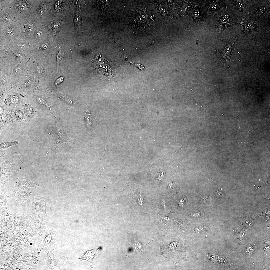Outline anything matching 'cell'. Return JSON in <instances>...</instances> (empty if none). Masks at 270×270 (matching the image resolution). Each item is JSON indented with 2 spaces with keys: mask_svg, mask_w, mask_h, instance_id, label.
<instances>
[{
  "mask_svg": "<svg viewBox=\"0 0 270 270\" xmlns=\"http://www.w3.org/2000/svg\"><path fill=\"white\" fill-rule=\"evenodd\" d=\"M160 245L162 256L170 262H176L184 257L188 245L182 238H169L166 235L162 237Z\"/></svg>",
  "mask_w": 270,
  "mask_h": 270,
  "instance_id": "6da1fadb",
  "label": "cell"
},
{
  "mask_svg": "<svg viewBox=\"0 0 270 270\" xmlns=\"http://www.w3.org/2000/svg\"><path fill=\"white\" fill-rule=\"evenodd\" d=\"M37 242L39 248L46 252H52L58 246L54 232L51 229L46 230L41 234Z\"/></svg>",
  "mask_w": 270,
  "mask_h": 270,
  "instance_id": "7a4b0ae2",
  "label": "cell"
},
{
  "mask_svg": "<svg viewBox=\"0 0 270 270\" xmlns=\"http://www.w3.org/2000/svg\"><path fill=\"white\" fill-rule=\"evenodd\" d=\"M50 135L53 138L54 142V148L55 151L60 144L65 142H72L68 137L62 128L60 120L55 122Z\"/></svg>",
  "mask_w": 270,
  "mask_h": 270,
  "instance_id": "3957f363",
  "label": "cell"
},
{
  "mask_svg": "<svg viewBox=\"0 0 270 270\" xmlns=\"http://www.w3.org/2000/svg\"><path fill=\"white\" fill-rule=\"evenodd\" d=\"M44 218L40 216L38 218L31 217L29 226L34 235L40 236L46 230V222Z\"/></svg>",
  "mask_w": 270,
  "mask_h": 270,
  "instance_id": "277c9868",
  "label": "cell"
},
{
  "mask_svg": "<svg viewBox=\"0 0 270 270\" xmlns=\"http://www.w3.org/2000/svg\"><path fill=\"white\" fill-rule=\"evenodd\" d=\"M4 264H13L19 261H23L22 257L19 250L13 248L4 254L0 256Z\"/></svg>",
  "mask_w": 270,
  "mask_h": 270,
  "instance_id": "5b68a950",
  "label": "cell"
},
{
  "mask_svg": "<svg viewBox=\"0 0 270 270\" xmlns=\"http://www.w3.org/2000/svg\"><path fill=\"white\" fill-rule=\"evenodd\" d=\"M236 41L235 40L229 43L218 52L219 58L227 66L229 65L230 60L233 52L234 44Z\"/></svg>",
  "mask_w": 270,
  "mask_h": 270,
  "instance_id": "8992f818",
  "label": "cell"
},
{
  "mask_svg": "<svg viewBox=\"0 0 270 270\" xmlns=\"http://www.w3.org/2000/svg\"><path fill=\"white\" fill-rule=\"evenodd\" d=\"M46 202L42 197L38 196L33 198L31 206L33 210L38 216L46 213Z\"/></svg>",
  "mask_w": 270,
  "mask_h": 270,
  "instance_id": "52a82bcc",
  "label": "cell"
},
{
  "mask_svg": "<svg viewBox=\"0 0 270 270\" xmlns=\"http://www.w3.org/2000/svg\"><path fill=\"white\" fill-rule=\"evenodd\" d=\"M137 233L136 232L135 234L131 235L132 239L129 245L132 249L133 254L130 257H133L137 253L140 252L144 253V250L148 246V244L152 240L148 243V244H144L140 242L138 240L137 237Z\"/></svg>",
  "mask_w": 270,
  "mask_h": 270,
  "instance_id": "ba28073f",
  "label": "cell"
},
{
  "mask_svg": "<svg viewBox=\"0 0 270 270\" xmlns=\"http://www.w3.org/2000/svg\"><path fill=\"white\" fill-rule=\"evenodd\" d=\"M12 220L16 227L26 230L28 226L29 222L26 216L23 214H16L12 216Z\"/></svg>",
  "mask_w": 270,
  "mask_h": 270,
  "instance_id": "9c48e42d",
  "label": "cell"
},
{
  "mask_svg": "<svg viewBox=\"0 0 270 270\" xmlns=\"http://www.w3.org/2000/svg\"><path fill=\"white\" fill-rule=\"evenodd\" d=\"M40 256V252H31L24 254L22 257L23 261L25 264L28 265L31 268L38 263Z\"/></svg>",
  "mask_w": 270,
  "mask_h": 270,
  "instance_id": "30bf717a",
  "label": "cell"
},
{
  "mask_svg": "<svg viewBox=\"0 0 270 270\" xmlns=\"http://www.w3.org/2000/svg\"><path fill=\"white\" fill-rule=\"evenodd\" d=\"M17 202L23 205L29 204L32 198V194L28 191H23L15 193Z\"/></svg>",
  "mask_w": 270,
  "mask_h": 270,
  "instance_id": "8fae6325",
  "label": "cell"
},
{
  "mask_svg": "<svg viewBox=\"0 0 270 270\" xmlns=\"http://www.w3.org/2000/svg\"><path fill=\"white\" fill-rule=\"evenodd\" d=\"M47 256L45 258L46 264L50 269L56 268L59 266L60 261L56 256L52 252H47Z\"/></svg>",
  "mask_w": 270,
  "mask_h": 270,
  "instance_id": "7c38bea8",
  "label": "cell"
},
{
  "mask_svg": "<svg viewBox=\"0 0 270 270\" xmlns=\"http://www.w3.org/2000/svg\"><path fill=\"white\" fill-rule=\"evenodd\" d=\"M23 98L21 95L15 94L11 96L6 100V104L9 106H17L22 104Z\"/></svg>",
  "mask_w": 270,
  "mask_h": 270,
  "instance_id": "4fadbf2b",
  "label": "cell"
},
{
  "mask_svg": "<svg viewBox=\"0 0 270 270\" xmlns=\"http://www.w3.org/2000/svg\"><path fill=\"white\" fill-rule=\"evenodd\" d=\"M12 216L6 218L5 220L2 221L0 224L1 228L4 230L13 232L17 231L16 227L12 223Z\"/></svg>",
  "mask_w": 270,
  "mask_h": 270,
  "instance_id": "5bb4252c",
  "label": "cell"
},
{
  "mask_svg": "<svg viewBox=\"0 0 270 270\" xmlns=\"http://www.w3.org/2000/svg\"><path fill=\"white\" fill-rule=\"evenodd\" d=\"M11 241L14 244V246L18 250L29 246V244L22 240L17 233L14 234Z\"/></svg>",
  "mask_w": 270,
  "mask_h": 270,
  "instance_id": "9a60e30c",
  "label": "cell"
},
{
  "mask_svg": "<svg viewBox=\"0 0 270 270\" xmlns=\"http://www.w3.org/2000/svg\"><path fill=\"white\" fill-rule=\"evenodd\" d=\"M16 231L22 240L29 245L31 241L34 239V235L32 232L29 233L25 230L20 228H19V230Z\"/></svg>",
  "mask_w": 270,
  "mask_h": 270,
  "instance_id": "2e32d148",
  "label": "cell"
},
{
  "mask_svg": "<svg viewBox=\"0 0 270 270\" xmlns=\"http://www.w3.org/2000/svg\"><path fill=\"white\" fill-rule=\"evenodd\" d=\"M24 112L28 118L32 120L35 116L37 110L34 108L30 104H26L24 108Z\"/></svg>",
  "mask_w": 270,
  "mask_h": 270,
  "instance_id": "e0dca14e",
  "label": "cell"
},
{
  "mask_svg": "<svg viewBox=\"0 0 270 270\" xmlns=\"http://www.w3.org/2000/svg\"><path fill=\"white\" fill-rule=\"evenodd\" d=\"M16 185L18 187L22 189L31 187H35L39 186L38 184L32 182L29 180L26 179L24 178H22L20 179Z\"/></svg>",
  "mask_w": 270,
  "mask_h": 270,
  "instance_id": "ac0fdd59",
  "label": "cell"
},
{
  "mask_svg": "<svg viewBox=\"0 0 270 270\" xmlns=\"http://www.w3.org/2000/svg\"><path fill=\"white\" fill-rule=\"evenodd\" d=\"M100 248L96 250L92 249L87 251L84 253L81 258H79L82 260H87L91 263L93 260L95 254Z\"/></svg>",
  "mask_w": 270,
  "mask_h": 270,
  "instance_id": "d6986e66",
  "label": "cell"
},
{
  "mask_svg": "<svg viewBox=\"0 0 270 270\" xmlns=\"http://www.w3.org/2000/svg\"><path fill=\"white\" fill-rule=\"evenodd\" d=\"M14 246L12 242L9 241H6L0 244V256L6 254Z\"/></svg>",
  "mask_w": 270,
  "mask_h": 270,
  "instance_id": "ffe728a7",
  "label": "cell"
},
{
  "mask_svg": "<svg viewBox=\"0 0 270 270\" xmlns=\"http://www.w3.org/2000/svg\"><path fill=\"white\" fill-rule=\"evenodd\" d=\"M0 243L11 240L14 234L9 231L0 229Z\"/></svg>",
  "mask_w": 270,
  "mask_h": 270,
  "instance_id": "44dd1931",
  "label": "cell"
},
{
  "mask_svg": "<svg viewBox=\"0 0 270 270\" xmlns=\"http://www.w3.org/2000/svg\"><path fill=\"white\" fill-rule=\"evenodd\" d=\"M84 116L86 128L88 131H89L91 130L92 127V116L88 111L85 112Z\"/></svg>",
  "mask_w": 270,
  "mask_h": 270,
  "instance_id": "7402d4cb",
  "label": "cell"
},
{
  "mask_svg": "<svg viewBox=\"0 0 270 270\" xmlns=\"http://www.w3.org/2000/svg\"><path fill=\"white\" fill-rule=\"evenodd\" d=\"M13 113L14 116L17 121L21 122H26L24 115L20 109L15 110Z\"/></svg>",
  "mask_w": 270,
  "mask_h": 270,
  "instance_id": "603a6c76",
  "label": "cell"
},
{
  "mask_svg": "<svg viewBox=\"0 0 270 270\" xmlns=\"http://www.w3.org/2000/svg\"><path fill=\"white\" fill-rule=\"evenodd\" d=\"M228 16H225L223 17L220 20V25L218 29L221 30L227 27L229 25V18Z\"/></svg>",
  "mask_w": 270,
  "mask_h": 270,
  "instance_id": "cb8c5ba5",
  "label": "cell"
},
{
  "mask_svg": "<svg viewBox=\"0 0 270 270\" xmlns=\"http://www.w3.org/2000/svg\"><path fill=\"white\" fill-rule=\"evenodd\" d=\"M13 270H28L24 264L22 262H18L12 265Z\"/></svg>",
  "mask_w": 270,
  "mask_h": 270,
  "instance_id": "d4e9b609",
  "label": "cell"
},
{
  "mask_svg": "<svg viewBox=\"0 0 270 270\" xmlns=\"http://www.w3.org/2000/svg\"><path fill=\"white\" fill-rule=\"evenodd\" d=\"M18 141L15 140L11 142H4L0 144V149H6L8 148L18 144Z\"/></svg>",
  "mask_w": 270,
  "mask_h": 270,
  "instance_id": "484cf974",
  "label": "cell"
},
{
  "mask_svg": "<svg viewBox=\"0 0 270 270\" xmlns=\"http://www.w3.org/2000/svg\"><path fill=\"white\" fill-rule=\"evenodd\" d=\"M38 99L39 103L43 107L45 108L48 107L50 108V107L48 105L44 99L41 97H38Z\"/></svg>",
  "mask_w": 270,
  "mask_h": 270,
  "instance_id": "4316f807",
  "label": "cell"
},
{
  "mask_svg": "<svg viewBox=\"0 0 270 270\" xmlns=\"http://www.w3.org/2000/svg\"><path fill=\"white\" fill-rule=\"evenodd\" d=\"M12 265L10 264H3L1 265V269L2 270H13Z\"/></svg>",
  "mask_w": 270,
  "mask_h": 270,
  "instance_id": "83f0119b",
  "label": "cell"
},
{
  "mask_svg": "<svg viewBox=\"0 0 270 270\" xmlns=\"http://www.w3.org/2000/svg\"><path fill=\"white\" fill-rule=\"evenodd\" d=\"M266 10L264 7H262L260 8L258 10V13L260 14H263L265 13Z\"/></svg>",
  "mask_w": 270,
  "mask_h": 270,
  "instance_id": "f1b7e54d",
  "label": "cell"
},
{
  "mask_svg": "<svg viewBox=\"0 0 270 270\" xmlns=\"http://www.w3.org/2000/svg\"><path fill=\"white\" fill-rule=\"evenodd\" d=\"M63 77H61L57 79L55 81V85H56L60 83L63 80Z\"/></svg>",
  "mask_w": 270,
  "mask_h": 270,
  "instance_id": "f546056e",
  "label": "cell"
},
{
  "mask_svg": "<svg viewBox=\"0 0 270 270\" xmlns=\"http://www.w3.org/2000/svg\"><path fill=\"white\" fill-rule=\"evenodd\" d=\"M33 25L32 24H29L27 26V30L29 32H31L33 29Z\"/></svg>",
  "mask_w": 270,
  "mask_h": 270,
  "instance_id": "4dcf8cb0",
  "label": "cell"
},
{
  "mask_svg": "<svg viewBox=\"0 0 270 270\" xmlns=\"http://www.w3.org/2000/svg\"><path fill=\"white\" fill-rule=\"evenodd\" d=\"M216 192L217 197L221 198L223 196V194L221 192L217 190L216 191Z\"/></svg>",
  "mask_w": 270,
  "mask_h": 270,
  "instance_id": "1f68e13d",
  "label": "cell"
},
{
  "mask_svg": "<svg viewBox=\"0 0 270 270\" xmlns=\"http://www.w3.org/2000/svg\"><path fill=\"white\" fill-rule=\"evenodd\" d=\"M240 0H238L237 1V5L238 7L240 8H243V4H242V2Z\"/></svg>",
  "mask_w": 270,
  "mask_h": 270,
  "instance_id": "d6a6232c",
  "label": "cell"
},
{
  "mask_svg": "<svg viewBox=\"0 0 270 270\" xmlns=\"http://www.w3.org/2000/svg\"><path fill=\"white\" fill-rule=\"evenodd\" d=\"M42 32L40 31H38L37 32L36 34L38 36H40L42 35Z\"/></svg>",
  "mask_w": 270,
  "mask_h": 270,
  "instance_id": "836d02e7",
  "label": "cell"
}]
</instances>
